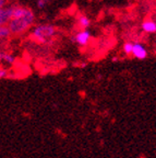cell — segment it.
Instances as JSON below:
<instances>
[{
  "label": "cell",
  "instance_id": "6da1fadb",
  "mask_svg": "<svg viewBox=\"0 0 156 158\" xmlns=\"http://www.w3.org/2000/svg\"><path fill=\"white\" fill-rule=\"evenodd\" d=\"M34 21L35 15L33 13V11L29 8H25V12L23 13V15L15 18V19L9 20L8 27H9L11 34L18 35L26 31L27 29H29L31 25L34 23Z\"/></svg>",
  "mask_w": 156,
  "mask_h": 158
},
{
  "label": "cell",
  "instance_id": "7a4b0ae2",
  "mask_svg": "<svg viewBox=\"0 0 156 158\" xmlns=\"http://www.w3.org/2000/svg\"><path fill=\"white\" fill-rule=\"evenodd\" d=\"M56 32L54 25L51 24H41L34 30L32 36L35 39V41L38 43H46L47 40L51 37Z\"/></svg>",
  "mask_w": 156,
  "mask_h": 158
},
{
  "label": "cell",
  "instance_id": "3957f363",
  "mask_svg": "<svg viewBox=\"0 0 156 158\" xmlns=\"http://www.w3.org/2000/svg\"><path fill=\"white\" fill-rule=\"evenodd\" d=\"M131 54H133V56L138 59H144L146 58L147 56V52L145 47L142 44H140V43H134L133 46H132Z\"/></svg>",
  "mask_w": 156,
  "mask_h": 158
},
{
  "label": "cell",
  "instance_id": "277c9868",
  "mask_svg": "<svg viewBox=\"0 0 156 158\" xmlns=\"http://www.w3.org/2000/svg\"><path fill=\"white\" fill-rule=\"evenodd\" d=\"M11 13H12V7L0 8V25L7 24L9 22V20L11 19Z\"/></svg>",
  "mask_w": 156,
  "mask_h": 158
},
{
  "label": "cell",
  "instance_id": "5b68a950",
  "mask_svg": "<svg viewBox=\"0 0 156 158\" xmlns=\"http://www.w3.org/2000/svg\"><path fill=\"white\" fill-rule=\"evenodd\" d=\"M90 33L88 31H80L78 34L76 35V41L78 44L80 45H86L90 40Z\"/></svg>",
  "mask_w": 156,
  "mask_h": 158
},
{
  "label": "cell",
  "instance_id": "8992f818",
  "mask_svg": "<svg viewBox=\"0 0 156 158\" xmlns=\"http://www.w3.org/2000/svg\"><path fill=\"white\" fill-rule=\"evenodd\" d=\"M142 29H143L144 32H146V33H154L156 31L155 21H151V20L144 21L143 24H142Z\"/></svg>",
  "mask_w": 156,
  "mask_h": 158
},
{
  "label": "cell",
  "instance_id": "52a82bcc",
  "mask_svg": "<svg viewBox=\"0 0 156 158\" xmlns=\"http://www.w3.org/2000/svg\"><path fill=\"white\" fill-rule=\"evenodd\" d=\"M10 30L8 27V25L2 24L0 25V40H3V39H7V37L10 36Z\"/></svg>",
  "mask_w": 156,
  "mask_h": 158
},
{
  "label": "cell",
  "instance_id": "ba28073f",
  "mask_svg": "<svg viewBox=\"0 0 156 158\" xmlns=\"http://www.w3.org/2000/svg\"><path fill=\"white\" fill-rule=\"evenodd\" d=\"M79 24H80V27H82V29H85V27H88V25L91 24V21L85 15H81V17L79 18Z\"/></svg>",
  "mask_w": 156,
  "mask_h": 158
},
{
  "label": "cell",
  "instance_id": "9c48e42d",
  "mask_svg": "<svg viewBox=\"0 0 156 158\" xmlns=\"http://www.w3.org/2000/svg\"><path fill=\"white\" fill-rule=\"evenodd\" d=\"M3 62L8 63V64H13L15 60V57L13 56L12 54H8V53H5V56H3Z\"/></svg>",
  "mask_w": 156,
  "mask_h": 158
},
{
  "label": "cell",
  "instance_id": "30bf717a",
  "mask_svg": "<svg viewBox=\"0 0 156 158\" xmlns=\"http://www.w3.org/2000/svg\"><path fill=\"white\" fill-rule=\"evenodd\" d=\"M132 46H133V43H130V42L124 43L123 52L126 53L127 55H130V54H131V52H132Z\"/></svg>",
  "mask_w": 156,
  "mask_h": 158
},
{
  "label": "cell",
  "instance_id": "8fae6325",
  "mask_svg": "<svg viewBox=\"0 0 156 158\" xmlns=\"http://www.w3.org/2000/svg\"><path fill=\"white\" fill-rule=\"evenodd\" d=\"M8 76V70L3 67H0V79L6 78Z\"/></svg>",
  "mask_w": 156,
  "mask_h": 158
},
{
  "label": "cell",
  "instance_id": "7c38bea8",
  "mask_svg": "<svg viewBox=\"0 0 156 158\" xmlns=\"http://www.w3.org/2000/svg\"><path fill=\"white\" fill-rule=\"evenodd\" d=\"M45 5H46V1H44V0H38L37 1V6H38V8H44Z\"/></svg>",
  "mask_w": 156,
  "mask_h": 158
},
{
  "label": "cell",
  "instance_id": "4fadbf2b",
  "mask_svg": "<svg viewBox=\"0 0 156 158\" xmlns=\"http://www.w3.org/2000/svg\"><path fill=\"white\" fill-rule=\"evenodd\" d=\"M3 56H5V52H3V51H0V62H2Z\"/></svg>",
  "mask_w": 156,
  "mask_h": 158
},
{
  "label": "cell",
  "instance_id": "5bb4252c",
  "mask_svg": "<svg viewBox=\"0 0 156 158\" xmlns=\"http://www.w3.org/2000/svg\"><path fill=\"white\" fill-rule=\"evenodd\" d=\"M6 3V0H0V8H2Z\"/></svg>",
  "mask_w": 156,
  "mask_h": 158
},
{
  "label": "cell",
  "instance_id": "9a60e30c",
  "mask_svg": "<svg viewBox=\"0 0 156 158\" xmlns=\"http://www.w3.org/2000/svg\"><path fill=\"white\" fill-rule=\"evenodd\" d=\"M44 1H48V0H44Z\"/></svg>",
  "mask_w": 156,
  "mask_h": 158
}]
</instances>
